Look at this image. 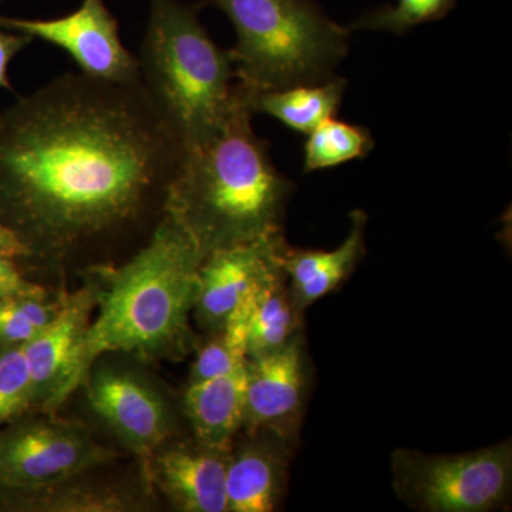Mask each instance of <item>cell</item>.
Returning a JSON list of instances; mask_svg holds the SVG:
<instances>
[{"label":"cell","mask_w":512,"mask_h":512,"mask_svg":"<svg viewBox=\"0 0 512 512\" xmlns=\"http://www.w3.org/2000/svg\"><path fill=\"white\" fill-rule=\"evenodd\" d=\"M0 299H2V298H0Z\"/></svg>","instance_id":"27"},{"label":"cell","mask_w":512,"mask_h":512,"mask_svg":"<svg viewBox=\"0 0 512 512\" xmlns=\"http://www.w3.org/2000/svg\"><path fill=\"white\" fill-rule=\"evenodd\" d=\"M33 42L32 37L19 32H0V89L12 90L8 69L13 57Z\"/></svg>","instance_id":"25"},{"label":"cell","mask_w":512,"mask_h":512,"mask_svg":"<svg viewBox=\"0 0 512 512\" xmlns=\"http://www.w3.org/2000/svg\"><path fill=\"white\" fill-rule=\"evenodd\" d=\"M247 434L229 453L228 512L275 511L285 495L295 441L272 429Z\"/></svg>","instance_id":"14"},{"label":"cell","mask_w":512,"mask_h":512,"mask_svg":"<svg viewBox=\"0 0 512 512\" xmlns=\"http://www.w3.org/2000/svg\"><path fill=\"white\" fill-rule=\"evenodd\" d=\"M251 90L238 83L227 123L204 146L185 154L165 212L173 215L207 256L282 231L295 184L269 156L252 127Z\"/></svg>","instance_id":"3"},{"label":"cell","mask_w":512,"mask_h":512,"mask_svg":"<svg viewBox=\"0 0 512 512\" xmlns=\"http://www.w3.org/2000/svg\"><path fill=\"white\" fill-rule=\"evenodd\" d=\"M375 140L366 127L328 119L308 134L303 173L338 167L352 160H363L372 153Z\"/></svg>","instance_id":"19"},{"label":"cell","mask_w":512,"mask_h":512,"mask_svg":"<svg viewBox=\"0 0 512 512\" xmlns=\"http://www.w3.org/2000/svg\"><path fill=\"white\" fill-rule=\"evenodd\" d=\"M204 259L187 229L165 212L150 239L126 262L90 268L97 313L80 349L73 393L103 355L177 360L197 348L190 318Z\"/></svg>","instance_id":"2"},{"label":"cell","mask_w":512,"mask_h":512,"mask_svg":"<svg viewBox=\"0 0 512 512\" xmlns=\"http://www.w3.org/2000/svg\"><path fill=\"white\" fill-rule=\"evenodd\" d=\"M286 247L281 231L205 256L200 268V293L192 313L198 326L208 333L220 330L239 303L282 268Z\"/></svg>","instance_id":"11"},{"label":"cell","mask_w":512,"mask_h":512,"mask_svg":"<svg viewBox=\"0 0 512 512\" xmlns=\"http://www.w3.org/2000/svg\"><path fill=\"white\" fill-rule=\"evenodd\" d=\"M308 367L302 333L276 352L247 359L242 430L272 429L298 441Z\"/></svg>","instance_id":"12"},{"label":"cell","mask_w":512,"mask_h":512,"mask_svg":"<svg viewBox=\"0 0 512 512\" xmlns=\"http://www.w3.org/2000/svg\"><path fill=\"white\" fill-rule=\"evenodd\" d=\"M348 238L333 251L293 249L286 247L282 254V268L288 276L292 298L301 311L336 291L352 274L366 254L365 227L367 217L362 210L350 214Z\"/></svg>","instance_id":"15"},{"label":"cell","mask_w":512,"mask_h":512,"mask_svg":"<svg viewBox=\"0 0 512 512\" xmlns=\"http://www.w3.org/2000/svg\"><path fill=\"white\" fill-rule=\"evenodd\" d=\"M185 154L141 83L64 74L0 113V220L64 261L160 224Z\"/></svg>","instance_id":"1"},{"label":"cell","mask_w":512,"mask_h":512,"mask_svg":"<svg viewBox=\"0 0 512 512\" xmlns=\"http://www.w3.org/2000/svg\"><path fill=\"white\" fill-rule=\"evenodd\" d=\"M231 450L202 446L195 440L194 444L161 446L151 460L148 480L158 485L175 510L228 512Z\"/></svg>","instance_id":"13"},{"label":"cell","mask_w":512,"mask_h":512,"mask_svg":"<svg viewBox=\"0 0 512 512\" xmlns=\"http://www.w3.org/2000/svg\"><path fill=\"white\" fill-rule=\"evenodd\" d=\"M247 362L234 372L188 384L184 413L194 440L202 446L231 450L242 430Z\"/></svg>","instance_id":"16"},{"label":"cell","mask_w":512,"mask_h":512,"mask_svg":"<svg viewBox=\"0 0 512 512\" xmlns=\"http://www.w3.org/2000/svg\"><path fill=\"white\" fill-rule=\"evenodd\" d=\"M198 9L180 0H151L138 57L141 86L185 153L220 133L238 97L231 49L215 45Z\"/></svg>","instance_id":"4"},{"label":"cell","mask_w":512,"mask_h":512,"mask_svg":"<svg viewBox=\"0 0 512 512\" xmlns=\"http://www.w3.org/2000/svg\"><path fill=\"white\" fill-rule=\"evenodd\" d=\"M43 295H46V291L42 286L32 284L23 278L15 261L0 254V298Z\"/></svg>","instance_id":"24"},{"label":"cell","mask_w":512,"mask_h":512,"mask_svg":"<svg viewBox=\"0 0 512 512\" xmlns=\"http://www.w3.org/2000/svg\"><path fill=\"white\" fill-rule=\"evenodd\" d=\"M456 3L457 0H397V5H384L365 13L349 30H387L404 35L421 23L444 18Z\"/></svg>","instance_id":"21"},{"label":"cell","mask_w":512,"mask_h":512,"mask_svg":"<svg viewBox=\"0 0 512 512\" xmlns=\"http://www.w3.org/2000/svg\"><path fill=\"white\" fill-rule=\"evenodd\" d=\"M96 299L90 286L64 296L56 318L22 345L33 389V409L55 414L70 396Z\"/></svg>","instance_id":"10"},{"label":"cell","mask_w":512,"mask_h":512,"mask_svg":"<svg viewBox=\"0 0 512 512\" xmlns=\"http://www.w3.org/2000/svg\"><path fill=\"white\" fill-rule=\"evenodd\" d=\"M63 299L47 302L43 296L0 299V345H25L56 318Z\"/></svg>","instance_id":"20"},{"label":"cell","mask_w":512,"mask_h":512,"mask_svg":"<svg viewBox=\"0 0 512 512\" xmlns=\"http://www.w3.org/2000/svg\"><path fill=\"white\" fill-rule=\"evenodd\" d=\"M0 28L23 33L63 49L93 79L140 84L138 59L120 39L119 22L104 0H83L79 9L57 19L0 16Z\"/></svg>","instance_id":"8"},{"label":"cell","mask_w":512,"mask_h":512,"mask_svg":"<svg viewBox=\"0 0 512 512\" xmlns=\"http://www.w3.org/2000/svg\"><path fill=\"white\" fill-rule=\"evenodd\" d=\"M346 86V79L335 74L325 82L299 84L272 92H251V106L255 114H268L296 133L309 134L323 121L335 117Z\"/></svg>","instance_id":"18"},{"label":"cell","mask_w":512,"mask_h":512,"mask_svg":"<svg viewBox=\"0 0 512 512\" xmlns=\"http://www.w3.org/2000/svg\"><path fill=\"white\" fill-rule=\"evenodd\" d=\"M28 507L46 511H127L137 503L126 500L124 495L89 490H63L62 484L45 490L33 491Z\"/></svg>","instance_id":"23"},{"label":"cell","mask_w":512,"mask_h":512,"mask_svg":"<svg viewBox=\"0 0 512 512\" xmlns=\"http://www.w3.org/2000/svg\"><path fill=\"white\" fill-rule=\"evenodd\" d=\"M302 313L293 301L284 268L264 279L252 293L247 359L284 348L296 333L301 332Z\"/></svg>","instance_id":"17"},{"label":"cell","mask_w":512,"mask_h":512,"mask_svg":"<svg viewBox=\"0 0 512 512\" xmlns=\"http://www.w3.org/2000/svg\"><path fill=\"white\" fill-rule=\"evenodd\" d=\"M42 414L39 419L19 421L0 431V490H45L116 457L82 424Z\"/></svg>","instance_id":"7"},{"label":"cell","mask_w":512,"mask_h":512,"mask_svg":"<svg viewBox=\"0 0 512 512\" xmlns=\"http://www.w3.org/2000/svg\"><path fill=\"white\" fill-rule=\"evenodd\" d=\"M90 407L133 451L150 477L151 460L174 431V414L143 376L117 366L90 369L84 383Z\"/></svg>","instance_id":"9"},{"label":"cell","mask_w":512,"mask_h":512,"mask_svg":"<svg viewBox=\"0 0 512 512\" xmlns=\"http://www.w3.org/2000/svg\"><path fill=\"white\" fill-rule=\"evenodd\" d=\"M33 409V389L22 345H0V427Z\"/></svg>","instance_id":"22"},{"label":"cell","mask_w":512,"mask_h":512,"mask_svg":"<svg viewBox=\"0 0 512 512\" xmlns=\"http://www.w3.org/2000/svg\"><path fill=\"white\" fill-rule=\"evenodd\" d=\"M231 19L237 82L252 93L325 82L349 52V28L313 0H202Z\"/></svg>","instance_id":"5"},{"label":"cell","mask_w":512,"mask_h":512,"mask_svg":"<svg viewBox=\"0 0 512 512\" xmlns=\"http://www.w3.org/2000/svg\"><path fill=\"white\" fill-rule=\"evenodd\" d=\"M0 254L8 256L13 261L30 256L29 249L25 247V244L20 241L12 229L3 224L2 220H0Z\"/></svg>","instance_id":"26"},{"label":"cell","mask_w":512,"mask_h":512,"mask_svg":"<svg viewBox=\"0 0 512 512\" xmlns=\"http://www.w3.org/2000/svg\"><path fill=\"white\" fill-rule=\"evenodd\" d=\"M390 467L394 493L416 511H497L511 497V440L476 451L439 456L397 448Z\"/></svg>","instance_id":"6"}]
</instances>
